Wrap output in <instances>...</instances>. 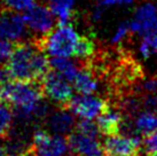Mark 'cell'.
Wrapping results in <instances>:
<instances>
[{
  "instance_id": "44dd1931",
  "label": "cell",
  "mask_w": 157,
  "mask_h": 156,
  "mask_svg": "<svg viewBox=\"0 0 157 156\" xmlns=\"http://www.w3.org/2000/svg\"><path fill=\"white\" fill-rule=\"evenodd\" d=\"M2 5L14 12H28L37 5V0H2Z\"/></svg>"
},
{
  "instance_id": "f546056e",
  "label": "cell",
  "mask_w": 157,
  "mask_h": 156,
  "mask_svg": "<svg viewBox=\"0 0 157 156\" xmlns=\"http://www.w3.org/2000/svg\"><path fill=\"white\" fill-rule=\"evenodd\" d=\"M6 155V149L2 147V145L0 143V156H5Z\"/></svg>"
},
{
  "instance_id": "ac0fdd59",
  "label": "cell",
  "mask_w": 157,
  "mask_h": 156,
  "mask_svg": "<svg viewBox=\"0 0 157 156\" xmlns=\"http://www.w3.org/2000/svg\"><path fill=\"white\" fill-rule=\"evenodd\" d=\"M139 52L144 59H148L154 54H157V28L144 36L140 43Z\"/></svg>"
},
{
  "instance_id": "ffe728a7",
  "label": "cell",
  "mask_w": 157,
  "mask_h": 156,
  "mask_svg": "<svg viewBox=\"0 0 157 156\" xmlns=\"http://www.w3.org/2000/svg\"><path fill=\"white\" fill-rule=\"evenodd\" d=\"M13 122V111L9 108L8 102L0 100V137H5L8 133Z\"/></svg>"
},
{
  "instance_id": "30bf717a",
  "label": "cell",
  "mask_w": 157,
  "mask_h": 156,
  "mask_svg": "<svg viewBox=\"0 0 157 156\" xmlns=\"http://www.w3.org/2000/svg\"><path fill=\"white\" fill-rule=\"evenodd\" d=\"M133 33L144 36L157 28V5L146 2L135 9L130 21Z\"/></svg>"
},
{
  "instance_id": "484cf974",
  "label": "cell",
  "mask_w": 157,
  "mask_h": 156,
  "mask_svg": "<svg viewBox=\"0 0 157 156\" xmlns=\"http://www.w3.org/2000/svg\"><path fill=\"white\" fill-rule=\"evenodd\" d=\"M135 0H98V5L105 8L113 7V6H128L133 4Z\"/></svg>"
},
{
  "instance_id": "52a82bcc",
  "label": "cell",
  "mask_w": 157,
  "mask_h": 156,
  "mask_svg": "<svg viewBox=\"0 0 157 156\" xmlns=\"http://www.w3.org/2000/svg\"><path fill=\"white\" fill-rule=\"evenodd\" d=\"M69 109L82 119L98 118L109 106L103 99L94 94H79L72 96L68 103Z\"/></svg>"
},
{
  "instance_id": "5bb4252c",
  "label": "cell",
  "mask_w": 157,
  "mask_h": 156,
  "mask_svg": "<svg viewBox=\"0 0 157 156\" xmlns=\"http://www.w3.org/2000/svg\"><path fill=\"white\" fill-rule=\"evenodd\" d=\"M76 0H49V8L57 18L59 24H68L74 15Z\"/></svg>"
},
{
  "instance_id": "4fadbf2b",
  "label": "cell",
  "mask_w": 157,
  "mask_h": 156,
  "mask_svg": "<svg viewBox=\"0 0 157 156\" xmlns=\"http://www.w3.org/2000/svg\"><path fill=\"white\" fill-rule=\"evenodd\" d=\"M96 121H98L96 124L99 126L100 132L107 135L118 133L124 123L121 111H118L117 109L110 108V107L105 109V111L96 118Z\"/></svg>"
},
{
  "instance_id": "9a60e30c",
  "label": "cell",
  "mask_w": 157,
  "mask_h": 156,
  "mask_svg": "<svg viewBox=\"0 0 157 156\" xmlns=\"http://www.w3.org/2000/svg\"><path fill=\"white\" fill-rule=\"evenodd\" d=\"M74 85L79 94H94L99 88L95 77L90 70L86 69L79 70L77 77L74 80Z\"/></svg>"
},
{
  "instance_id": "6da1fadb",
  "label": "cell",
  "mask_w": 157,
  "mask_h": 156,
  "mask_svg": "<svg viewBox=\"0 0 157 156\" xmlns=\"http://www.w3.org/2000/svg\"><path fill=\"white\" fill-rule=\"evenodd\" d=\"M7 70L15 80L37 82L41 80L49 71V61L46 53L35 41H23L15 45L8 60Z\"/></svg>"
},
{
  "instance_id": "cb8c5ba5",
  "label": "cell",
  "mask_w": 157,
  "mask_h": 156,
  "mask_svg": "<svg viewBox=\"0 0 157 156\" xmlns=\"http://www.w3.org/2000/svg\"><path fill=\"white\" fill-rule=\"evenodd\" d=\"M14 48L15 46L13 45V41L0 39V64L8 62L14 52Z\"/></svg>"
},
{
  "instance_id": "7a4b0ae2",
  "label": "cell",
  "mask_w": 157,
  "mask_h": 156,
  "mask_svg": "<svg viewBox=\"0 0 157 156\" xmlns=\"http://www.w3.org/2000/svg\"><path fill=\"white\" fill-rule=\"evenodd\" d=\"M2 100L13 106L15 115L21 119L38 117L46 113L43 87L36 82H8L2 92Z\"/></svg>"
},
{
  "instance_id": "e0dca14e",
  "label": "cell",
  "mask_w": 157,
  "mask_h": 156,
  "mask_svg": "<svg viewBox=\"0 0 157 156\" xmlns=\"http://www.w3.org/2000/svg\"><path fill=\"white\" fill-rule=\"evenodd\" d=\"M135 132L141 135H148L150 132L157 130V115L150 111L146 110L140 113L135 119Z\"/></svg>"
},
{
  "instance_id": "9c48e42d",
  "label": "cell",
  "mask_w": 157,
  "mask_h": 156,
  "mask_svg": "<svg viewBox=\"0 0 157 156\" xmlns=\"http://www.w3.org/2000/svg\"><path fill=\"white\" fill-rule=\"evenodd\" d=\"M26 25L38 37H43L53 30L55 23V15L49 7L43 5H36L33 8L24 14Z\"/></svg>"
},
{
  "instance_id": "4dcf8cb0",
  "label": "cell",
  "mask_w": 157,
  "mask_h": 156,
  "mask_svg": "<svg viewBox=\"0 0 157 156\" xmlns=\"http://www.w3.org/2000/svg\"><path fill=\"white\" fill-rule=\"evenodd\" d=\"M22 156H30V155H29V153H26V154H24V155H22ZM32 156H35V155H32Z\"/></svg>"
},
{
  "instance_id": "7c38bea8",
  "label": "cell",
  "mask_w": 157,
  "mask_h": 156,
  "mask_svg": "<svg viewBox=\"0 0 157 156\" xmlns=\"http://www.w3.org/2000/svg\"><path fill=\"white\" fill-rule=\"evenodd\" d=\"M47 125L53 133L56 135H70L72 133L76 121H75V114L68 109H57L51 114L47 119Z\"/></svg>"
},
{
  "instance_id": "2e32d148",
  "label": "cell",
  "mask_w": 157,
  "mask_h": 156,
  "mask_svg": "<svg viewBox=\"0 0 157 156\" xmlns=\"http://www.w3.org/2000/svg\"><path fill=\"white\" fill-rule=\"evenodd\" d=\"M49 63H51V67L53 69L57 71L59 74H61L63 77H66L71 83L74 82L75 78L77 77V75L79 72L77 65L71 60H69V57H53L52 60H49Z\"/></svg>"
},
{
  "instance_id": "3957f363",
  "label": "cell",
  "mask_w": 157,
  "mask_h": 156,
  "mask_svg": "<svg viewBox=\"0 0 157 156\" xmlns=\"http://www.w3.org/2000/svg\"><path fill=\"white\" fill-rule=\"evenodd\" d=\"M80 36L74 26L62 24L49 33L33 40L46 54L55 57H70L75 55Z\"/></svg>"
},
{
  "instance_id": "8fae6325",
  "label": "cell",
  "mask_w": 157,
  "mask_h": 156,
  "mask_svg": "<svg viewBox=\"0 0 157 156\" xmlns=\"http://www.w3.org/2000/svg\"><path fill=\"white\" fill-rule=\"evenodd\" d=\"M68 141L70 150L76 156H105L103 146L98 140V137L75 130V132L69 135Z\"/></svg>"
},
{
  "instance_id": "603a6c76",
  "label": "cell",
  "mask_w": 157,
  "mask_h": 156,
  "mask_svg": "<svg viewBox=\"0 0 157 156\" xmlns=\"http://www.w3.org/2000/svg\"><path fill=\"white\" fill-rule=\"evenodd\" d=\"M76 131L85 133L88 135H94V137H99L100 130H99V126L96 123H93L91 119H83V121L78 122L76 124Z\"/></svg>"
},
{
  "instance_id": "ba28073f",
  "label": "cell",
  "mask_w": 157,
  "mask_h": 156,
  "mask_svg": "<svg viewBox=\"0 0 157 156\" xmlns=\"http://www.w3.org/2000/svg\"><path fill=\"white\" fill-rule=\"evenodd\" d=\"M26 22L24 15L10 9L0 10V39L17 41L25 36Z\"/></svg>"
},
{
  "instance_id": "8992f818",
  "label": "cell",
  "mask_w": 157,
  "mask_h": 156,
  "mask_svg": "<svg viewBox=\"0 0 157 156\" xmlns=\"http://www.w3.org/2000/svg\"><path fill=\"white\" fill-rule=\"evenodd\" d=\"M41 87L44 94L59 104H68L72 99V86L70 80L63 77L57 71H48L41 79Z\"/></svg>"
},
{
  "instance_id": "d4e9b609",
  "label": "cell",
  "mask_w": 157,
  "mask_h": 156,
  "mask_svg": "<svg viewBox=\"0 0 157 156\" xmlns=\"http://www.w3.org/2000/svg\"><path fill=\"white\" fill-rule=\"evenodd\" d=\"M144 149L147 154H157V130L144 135Z\"/></svg>"
},
{
  "instance_id": "5b68a950",
  "label": "cell",
  "mask_w": 157,
  "mask_h": 156,
  "mask_svg": "<svg viewBox=\"0 0 157 156\" xmlns=\"http://www.w3.org/2000/svg\"><path fill=\"white\" fill-rule=\"evenodd\" d=\"M105 156H139L141 140L134 133L110 135L103 142Z\"/></svg>"
},
{
  "instance_id": "7402d4cb",
  "label": "cell",
  "mask_w": 157,
  "mask_h": 156,
  "mask_svg": "<svg viewBox=\"0 0 157 156\" xmlns=\"http://www.w3.org/2000/svg\"><path fill=\"white\" fill-rule=\"evenodd\" d=\"M130 32H132L130 22L125 21V22L119 23L117 26V29H116V31L113 32V37H111V44H113V45H118V44H121L124 39H126V37L128 36Z\"/></svg>"
},
{
  "instance_id": "83f0119b",
  "label": "cell",
  "mask_w": 157,
  "mask_h": 156,
  "mask_svg": "<svg viewBox=\"0 0 157 156\" xmlns=\"http://www.w3.org/2000/svg\"><path fill=\"white\" fill-rule=\"evenodd\" d=\"M142 87H144V92H147V93H157V77L146 80Z\"/></svg>"
},
{
  "instance_id": "f1b7e54d",
  "label": "cell",
  "mask_w": 157,
  "mask_h": 156,
  "mask_svg": "<svg viewBox=\"0 0 157 156\" xmlns=\"http://www.w3.org/2000/svg\"><path fill=\"white\" fill-rule=\"evenodd\" d=\"M103 13H105V7L96 4V6L91 13V20L93 22H99L103 16Z\"/></svg>"
},
{
  "instance_id": "4316f807",
  "label": "cell",
  "mask_w": 157,
  "mask_h": 156,
  "mask_svg": "<svg viewBox=\"0 0 157 156\" xmlns=\"http://www.w3.org/2000/svg\"><path fill=\"white\" fill-rule=\"evenodd\" d=\"M9 78H10V75L7 68L0 67V100H2V92H4L5 86L9 82Z\"/></svg>"
},
{
  "instance_id": "277c9868",
  "label": "cell",
  "mask_w": 157,
  "mask_h": 156,
  "mask_svg": "<svg viewBox=\"0 0 157 156\" xmlns=\"http://www.w3.org/2000/svg\"><path fill=\"white\" fill-rule=\"evenodd\" d=\"M32 149L35 156H67L70 150L69 141L63 135L37 130L33 135Z\"/></svg>"
},
{
  "instance_id": "d6986e66",
  "label": "cell",
  "mask_w": 157,
  "mask_h": 156,
  "mask_svg": "<svg viewBox=\"0 0 157 156\" xmlns=\"http://www.w3.org/2000/svg\"><path fill=\"white\" fill-rule=\"evenodd\" d=\"M94 51H95V44L91 39V37L80 36L78 44H77V47H76V51H75L74 57H76L77 59L85 60V59L91 57L93 55Z\"/></svg>"
},
{
  "instance_id": "1f68e13d",
  "label": "cell",
  "mask_w": 157,
  "mask_h": 156,
  "mask_svg": "<svg viewBox=\"0 0 157 156\" xmlns=\"http://www.w3.org/2000/svg\"><path fill=\"white\" fill-rule=\"evenodd\" d=\"M149 156H157V154H149Z\"/></svg>"
}]
</instances>
